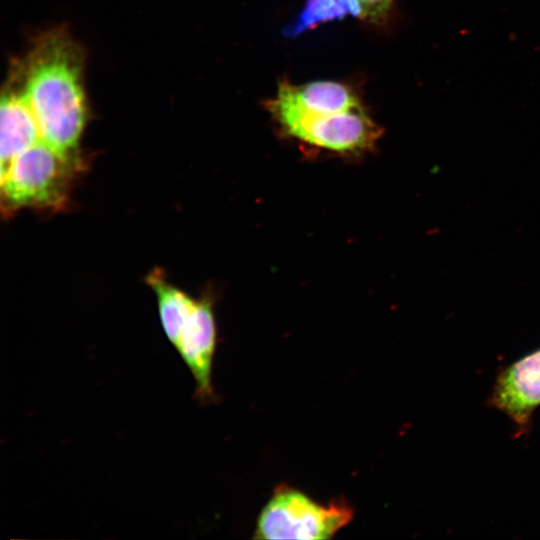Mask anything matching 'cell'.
Here are the masks:
<instances>
[{
  "mask_svg": "<svg viewBox=\"0 0 540 540\" xmlns=\"http://www.w3.org/2000/svg\"><path fill=\"white\" fill-rule=\"evenodd\" d=\"M361 9L362 17L369 21L379 22L384 20L388 15L392 0H358Z\"/></svg>",
  "mask_w": 540,
  "mask_h": 540,
  "instance_id": "obj_11",
  "label": "cell"
},
{
  "mask_svg": "<svg viewBox=\"0 0 540 540\" xmlns=\"http://www.w3.org/2000/svg\"><path fill=\"white\" fill-rule=\"evenodd\" d=\"M1 171L19 154L41 141L40 130L21 92L8 91L1 99Z\"/></svg>",
  "mask_w": 540,
  "mask_h": 540,
  "instance_id": "obj_8",
  "label": "cell"
},
{
  "mask_svg": "<svg viewBox=\"0 0 540 540\" xmlns=\"http://www.w3.org/2000/svg\"><path fill=\"white\" fill-rule=\"evenodd\" d=\"M216 336L211 301L208 298L197 300L174 348L193 375L196 385L194 397L202 404L216 399L211 378Z\"/></svg>",
  "mask_w": 540,
  "mask_h": 540,
  "instance_id": "obj_6",
  "label": "cell"
},
{
  "mask_svg": "<svg viewBox=\"0 0 540 540\" xmlns=\"http://www.w3.org/2000/svg\"><path fill=\"white\" fill-rule=\"evenodd\" d=\"M146 283L156 295L163 331L174 347L181 329L194 309L197 300L170 283L159 269H155L147 275Z\"/></svg>",
  "mask_w": 540,
  "mask_h": 540,
  "instance_id": "obj_9",
  "label": "cell"
},
{
  "mask_svg": "<svg viewBox=\"0 0 540 540\" xmlns=\"http://www.w3.org/2000/svg\"><path fill=\"white\" fill-rule=\"evenodd\" d=\"M268 109L287 134L314 146L338 152L366 149L381 134L363 109L313 114L270 100Z\"/></svg>",
  "mask_w": 540,
  "mask_h": 540,
  "instance_id": "obj_4",
  "label": "cell"
},
{
  "mask_svg": "<svg viewBox=\"0 0 540 540\" xmlns=\"http://www.w3.org/2000/svg\"><path fill=\"white\" fill-rule=\"evenodd\" d=\"M347 15H362L358 0H308L297 22L289 28L288 33L296 35L318 23L340 20Z\"/></svg>",
  "mask_w": 540,
  "mask_h": 540,
  "instance_id": "obj_10",
  "label": "cell"
},
{
  "mask_svg": "<svg viewBox=\"0 0 540 540\" xmlns=\"http://www.w3.org/2000/svg\"><path fill=\"white\" fill-rule=\"evenodd\" d=\"M487 405L513 422L516 435L528 432L532 416L540 407V348L499 371Z\"/></svg>",
  "mask_w": 540,
  "mask_h": 540,
  "instance_id": "obj_5",
  "label": "cell"
},
{
  "mask_svg": "<svg viewBox=\"0 0 540 540\" xmlns=\"http://www.w3.org/2000/svg\"><path fill=\"white\" fill-rule=\"evenodd\" d=\"M352 517L344 501L321 505L298 490L279 486L259 515L254 538L329 539Z\"/></svg>",
  "mask_w": 540,
  "mask_h": 540,
  "instance_id": "obj_3",
  "label": "cell"
},
{
  "mask_svg": "<svg viewBox=\"0 0 540 540\" xmlns=\"http://www.w3.org/2000/svg\"><path fill=\"white\" fill-rule=\"evenodd\" d=\"M81 165L77 153L64 154L42 140L37 142L1 171L4 211L62 206Z\"/></svg>",
  "mask_w": 540,
  "mask_h": 540,
  "instance_id": "obj_2",
  "label": "cell"
},
{
  "mask_svg": "<svg viewBox=\"0 0 540 540\" xmlns=\"http://www.w3.org/2000/svg\"><path fill=\"white\" fill-rule=\"evenodd\" d=\"M82 72V51L63 29L40 36L24 65L21 93L41 140L64 154L77 153L87 121Z\"/></svg>",
  "mask_w": 540,
  "mask_h": 540,
  "instance_id": "obj_1",
  "label": "cell"
},
{
  "mask_svg": "<svg viewBox=\"0 0 540 540\" xmlns=\"http://www.w3.org/2000/svg\"><path fill=\"white\" fill-rule=\"evenodd\" d=\"M273 100L313 114L362 109L359 98L349 86L333 81H316L302 85L282 82Z\"/></svg>",
  "mask_w": 540,
  "mask_h": 540,
  "instance_id": "obj_7",
  "label": "cell"
}]
</instances>
